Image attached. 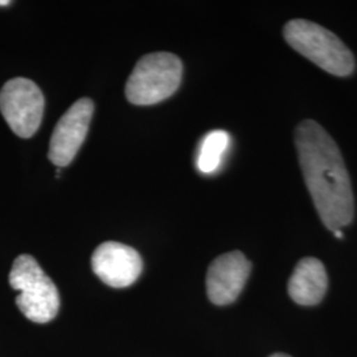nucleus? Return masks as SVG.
<instances>
[{"mask_svg": "<svg viewBox=\"0 0 357 357\" xmlns=\"http://www.w3.org/2000/svg\"><path fill=\"white\" fill-rule=\"evenodd\" d=\"M295 146L307 188L323 224L337 230L351 224L355 200L337 144L318 122L306 119L295 130Z\"/></svg>", "mask_w": 357, "mask_h": 357, "instance_id": "1", "label": "nucleus"}, {"mask_svg": "<svg viewBox=\"0 0 357 357\" xmlns=\"http://www.w3.org/2000/svg\"><path fill=\"white\" fill-rule=\"evenodd\" d=\"M283 35L291 48L333 76H349L354 72L352 52L324 26L295 19L286 24Z\"/></svg>", "mask_w": 357, "mask_h": 357, "instance_id": "2", "label": "nucleus"}, {"mask_svg": "<svg viewBox=\"0 0 357 357\" xmlns=\"http://www.w3.org/2000/svg\"><path fill=\"white\" fill-rule=\"evenodd\" d=\"M10 284L20 291L16 305L26 319L43 324L56 318L60 308L59 290L33 257L19 255L13 261Z\"/></svg>", "mask_w": 357, "mask_h": 357, "instance_id": "3", "label": "nucleus"}, {"mask_svg": "<svg viewBox=\"0 0 357 357\" xmlns=\"http://www.w3.org/2000/svg\"><path fill=\"white\" fill-rule=\"evenodd\" d=\"M183 64L178 56L151 53L137 63L126 84V97L132 105H153L171 97L181 82Z\"/></svg>", "mask_w": 357, "mask_h": 357, "instance_id": "4", "label": "nucleus"}, {"mask_svg": "<svg viewBox=\"0 0 357 357\" xmlns=\"http://www.w3.org/2000/svg\"><path fill=\"white\" fill-rule=\"evenodd\" d=\"M44 96L28 78H13L0 90V112L13 132L31 138L40 128L44 114Z\"/></svg>", "mask_w": 357, "mask_h": 357, "instance_id": "5", "label": "nucleus"}, {"mask_svg": "<svg viewBox=\"0 0 357 357\" xmlns=\"http://www.w3.org/2000/svg\"><path fill=\"white\" fill-rule=\"evenodd\" d=\"M93 110V101L81 98L60 118L53 130L48 151V158L54 166L66 167L72 163L88 135Z\"/></svg>", "mask_w": 357, "mask_h": 357, "instance_id": "6", "label": "nucleus"}, {"mask_svg": "<svg viewBox=\"0 0 357 357\" xmlns=\"http://www.w3.org/2000/svg\"><path fill=\"white\" fill-rule=\"evenodd\" d=\"M91 268L107 286L123 289L131 286L141 275L143 262L139 253L125 243H103L94 250Z\"/></svg>", "mask_w": 357, "mask_h": 357, "instance_id": "7", "label": "nucleus"}, {"mask_svg": "<svg viewBox=\"0 0 357 357\" xmlns=\"http://www.w3.org/2000/svg\"><path fill=\"white\" fill-rule=\"evenodd\" d=\"M250 270L252 265L241 252L217 257L206 273V293L211 302L217 306L233 303L243 291Z\"/></svg>", "mask_w": 357, "mask_h": 357, "instance_id": "8", "label": "nucleus"}, {"mask_svg": "<svg viewBox=\"0 0 357 357\" xmlns=\"http://www.w3.org/2000/svg\"><path fill=\"white\" fill-rule=\"evenodd\" d=\"M328 287V277L319 259L308 257L299 261L289 281V294L301 306H315L321 302Z\"/></svg>", "mask_w": 357, "mask_h": 357, "instance_id": "9", "label": "nucleus"}, {"mask_svg": "<svg viewBox=\"0 0 357 357\" xmlns=\"http://www.w3.org/2000/svg\"><path fill=\"white\" fill-rule=\"evenodd\" d=\"M230 144L229 134L222 130H215L205 135L197 153V169L205 174H213L221 166Z\"/></svg>", "mask_w": 357, "mask_h": 357, "instance_id": "10", "label": "nucleus"}, {"mask_svg": "<svg viewBox=\"0 0 357 357\" xmlns=\"http://www.w3.org/2000/svg\"><path fill=\"white\" fill-rule=\"evenodd\" d=\"M333 234H335L337 238H343V231L340 229L333 230Z\"/></svg>", "mask_w": 357, "mask_h": 357, "instance_id": "11", "label": "nucleus"}, {"mask_svg": "<svg viewBox=\"0 0 357 357\" xmlns=\"http://www.w3.org/2000/svg\"><path fill=\"white\" fill-rule=\"evenodd\" d=\"M11 1H8V0H0V7H6V6H8Z\"/></svg>", "mask_w": 357, "mask_h": 357, "instance_id": "12", "label": "nucleus"}, {"mask_svg": "<svg viewBox=\"0 0 357 357\" xmlns=\"http://www.w3.org/2000/svg\"><path fill=\"white\" fill-rule=\"evenodd\" d=\"M270 357H291L289 355H284V354H275V355H271Z\"/></svg>", "mask_w": 357, "mask_h": 357, "instance_id": "13", "label": "nucleus"}]
</instances>
